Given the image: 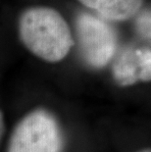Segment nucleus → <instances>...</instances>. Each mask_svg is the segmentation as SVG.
I'll return each mask as SVG.
<instances>
[{
	"label": "nucleus",
	"instance_id": "f257e3e1",
	"mask_svg": "<svg viewBox=\"0 0 151 152\" xmlns=\"http://www.w3.org/2000/svg\"><path fill=\"white\" fill-rule=\"evenodd\" d=\"M19 34L24 45L35 56L50 63L63 60L74 45L65 19L55 9H27L19 21Z\"/></svg>",
	"mask_w": 151,
	"mask_h": 152
},
{
	"label": "nucleus",
	"instance_id": "f03ea898",
	"mask_svg": "<svg viewBox=\"0 0 151 152\" xmlns=\"http://www.w3.org/2000/svg\"><path fill=\"white\" fill-rule=\"evenodd\" d=\"M63 135L56 118L44 109L28 113L13 131L8 152H61Z\"/></svg>",
	"mask_w": 151,
	"mask_h": 152
},
{
	"label": "nucleus",
	"instance_id": "7ed1b4c3",
	"mask_svg": "<svg viewBox=\"0 0 151 152\" xmlns=\"http://www.w3.org/2000/svg\"><path fill=\"white\" fill-rule=\"evenodd\" d=\"M76 30L80 51L89 66L100 69L113 59L118 39L114 28L107 21L81 13L76 20Z\"/></svg>",
	"mask_w": 151,
	"mask_h": 152
},
{
	"label": "nucleus",
	"instance_id": "20e7f679",
	"mask_svg": "<svg viewBox=\"0 0 151 152\" xmlns=\"http://www.w3.org/2000/svg\"><path fill=\"white\" fill-rule=\"evenodd\" d=\"M113 77L119 86H128L151 79V51L147 47H130L115 60Z\"/></svg>",
	"mask_w": 151,
	"mask_h": 152
},
{
	"label": "nucleus",
	"instance_id": "39448f33",
	"mask_svg": "<svg viewBox=\"0 0 151 152\" xmlns=\"http://www.w3.org/2000/svg\"><path fill=\"white\" fill-rule=\"evenodd\" d=\"M97 12L104 20L126 21L133 17L142 6L143 0H79Z\"/></svg>",
	"mask_w": 151,
	"mask_h": 152
},
{
	"label": "nucleus",
	"instance_id": "423d86ee",
	"mask_svg": "<svg viewBox=\"0 0 151 152\" xmlns=\"http://www.w3.org/2000/svg\"><path fill=\"white\" fill-rule=\"evenodd\" d=\"M150 22H151L150 9H144L142 12H140L136 21V28L137 33H139V34L141 37L147 40H150V37H151Z\"/></svg>",
	"mask_w": 151,
	"mask_h": 152
},
{
	"label": "nucleus",
	"instance_id": "0eeeda50",
	"mask_svg": "<svg viewBox=\"0 0 151 152\" xmlns=\"http://www.w3.org/2000/svg\"><path fill=\"white\" fill-rule=\"evenodd\" d=\"M5 131V123H4V117H3L2 112L0 111V141H1V138L3 137V134H4Z\"/></svg>",
	"mask_w": 151,
	"mask_h": 152
},
{
	"label": "nucleus",
	"instance_id": "6e6552de",
	"mask_svg": "<svg viewBox=\"0 0 151 152\" xmlns=\"http://www.w3.org/2000/svg\"><path fill=\"white\" fill-rule=\"evenodd\" d=\"M139 152H151V151H150V149H149V148H145V149H143V150H140V151H139Z\"/></svg>",
	"mask_w": 151,
	"mask_h": 152
}]
</instances>
